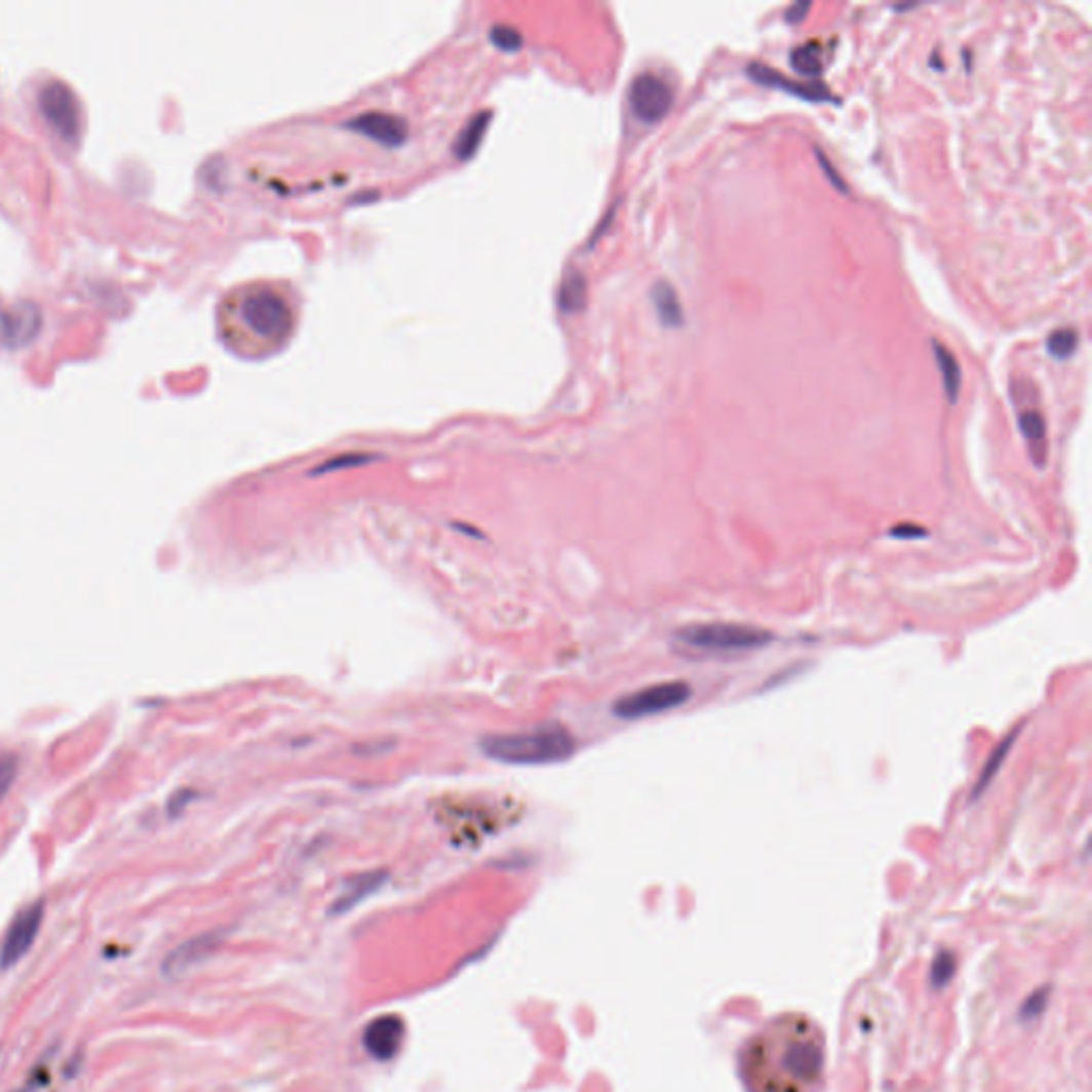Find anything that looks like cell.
Wrapping results in <instances>:
<instances>
[{
	"label": "cell",
	"mask_w": 1092,
	"mask_h": 1092,
	"mask_svg": "<svg viewBox=\"0 0 1092 1092\" xmlns=\"http://www.w3.org/2000/svg\"><path fill=\"white\" fill-rule=\"evenodd\" d=\"M824 1064L819 1024L805 1014H783L741 1048L739 1076L747 1092H815Z\"/></svg>",
	"instance_id": "cell-1"
},
{
	"label": "cell",
	"mask_w": 1092,
	"mask_h": 1092,
	"mask_svg": "<svg viewBox=\"0 0 1092 1092\" xmlns=\"http://www.w3.org/2000/svg\"><path fill=\"white\" fill-rule=\"evenodd\" d=\"M480 747L496 762L512 767H542L575 755L577 741L561 724H542L528 732L489 734L480 741Z\"/></svg>",
	"instance_id": "cell-2"
},
{
	"label": "cell",
	"mask_w": 1092,
	"mask_h": 1092,
	"mask_svg": "<svg viewBox=\"0 0 1092 1092\" xmlns=\"http://www.w3.org/2000/svg\"><path fill=\"white\" fill-rule=\"evenodd\" d=\"M225 332L243 324L255 338L280 342L292 329V310L286 299L273 288L255 286L235 295L225 304Z\"/></svg>",
	"instance_id": "cell-3"
},
{
	"label": "cell",
	"mask_w": 1092,
	"mask_h": 1092,
	"mask_svg": "<svg viewBox=\"0 0 1092 1092\" xmlns=\"http://www.w3.org/2000/svg\"><path fill=\"white\" fill-rule=\"evenodd\" d=\"M676 642L700 653H747L773 642V634L743 623H698L674 634Z\"/></svg>",
	"instance_id": "cell-4"
},
{
	"label": "cell",
	"mask_w": 1092,
	"mask_h": 1092,
	"mask_svg": "<svg viewBox=\"0 0 1092 1092\" xmlns=\"http://www.w3.org/2000/svg\"><path fill=\"white\" fill-rule=\"evenodd\" d=\"M692 698V686L686 680H666L655 686L636 690L619 698L613 704V713L621 719H642L653 717L672 708L686 704Z\"/></svg>",
	"instance_id": "cell-5"
},
{
	"label": "cell",
	"mask_w": 1092,
	"mask_h": 1092,
	"mask_svg": "<svg viewBox=\"0 0 1092 1092\" xmlns=\"http://www.w3.org/2000/svg\"><path fill=\"white\" fill-rule=\"evenodd\" d=\"M672 101V88L660 75L642 73L632 81L630 107L640 122H660L670 112Z\"/></svg>",
	"instance_id": "cell-6"
},
{
	"label": "cell",
	"mask_w": 1092,
	"mask_h": 1092,
	"mask_svg": "<svg viewBox=\"0 0 1092 1092\" xmlns=\"http://www.w3.org/2000/svg\"><path fill=\"white\" fill-rule=\"evenodd\" d=\"M41 922H43V905L41 903H35L31 907L22 909L13 918L9 931L5 935L3 947H0V967L11 969L13 965H17L24 959L26 953H29V949L33 947V943H35V939L39 935Z\"/></svg>",
	"instance_id": "cell-7"
},
{
	"label": "cell",
	"mask_w": 1092,
	"mask_h": 1092,
	"mask_svg": "<svg viewBox=\"0 0 1092 1092\" xmlns=\"http://www.w3.org/2000/svg\"><path fill=\"white\" fill-rule=\"evenodd\" d=\"M405 1024L399 1016L387 1014L374 1018L363 1030V1048L365 1052L380 1062L393 1060L403 1046Z\"/></svg>",
	"instance_id": "cell-8"
},
{
	"label": "cell",
	"mask_w": 1092,
	"mask_h": 1092,
	"mask_svg": "<svg viewBox=\"0 0 1092 1092\" xmlns=\"http://www.w3.org/2000/svg\"><path fill=\"white\" fill-rule=\"evenodd\" d=\"M348 128L357 130L369 140L382 144V146H401L407 136V122L399 116L385 114V112H367L361 116H354L346 122Z\"/></svg>",
	"instance_id": "cell-9"
},
{
	"label": "cell",
	"mask_w": 1092,
	"mask_h": 1092,
	"mask_svg": "<svg viewBox=\"0 0 1092 1092\" xmlns=\"http://www.w3.org/2000/svg\"><path fill=\"white\" fill-rule=\"evenodd\" d=\"M747 73L749 77H753L757 84L762 86H769V88H779L783 92H789L794 96H801V99H807V101H813V103H824V101H836L828 90L826 86L822 84H798V81H791L787 77H783L781 73H777L775 69L771 67H764V65H749L747 67Z\"/></svg>",
	"instance_id": "cell-10"
},
{
	"label": "cell",
	"mask_w": 1092,
	"mask_h": 1092,
	"mask_svg": "<svg viewBox=\"0 0 1092 1092\" xmlns=\"http://www.w3.org/2000/svg\"><path fill=\"white\" fill-rule=\"evenodd\" d=\"M387 878L389 875H387L385 870H369V872H361V875L350 878L344 884V888L338 894V898L334 900L332 913L334 915H342V913L354 909L359 903H363L365 898H369L372 894H376L382 886H385Z\"/></svg>",
	"instance_id": "cell-11"
},
{
	"label": "cell",
	"mask_w": 1092,
	"mask_h": 1092,
	"mask_svg": "<svg viewBox=\"0 0 1092 1092\" xmlns=\"http://www.w3.org/2000/svg\"><path fill=\"white\" fill-rule=\"evenodd\" d=\"M216 945H218V937L216 935H203V937H197V939H190L188 943L180 945L176 951H171L167 956V961H165V965H162V969H165L167 975H180L186 969L195 967L197 963L207 959V956L216 949Z\"/></svg>",
	"instance_id": "cell-12"
},
{
	"label": "cell",
	"mask_w": 1092,
	"mask_h": 1092,
	"mask_svg": "<svg viewBox=\"0 0 1092 1092\" xmlns=\"http://www.w3.org/2000/svg\"><path fill=\"white\" fill-rule=\"evenodd\" d=\"M653 304H655V310H658L660 320L666 326L682 324V310L678 304V297L668 282H658L653 286Z\"/></svg>",
	"instance_id": "cell-13"
},
{
	"label": "cell",
	"mask_w": 1092,
	"mask_h": 1092,
	"mask_svg": "<svg viewBox=\"0 0 1092 1092\" xmlns=\"http://www.w3.org/2000/svg\"><path fill=\"white\" fill-rule=\"evenodd\" d=\"M933 350H935V359H937V365L943 374V387H945V393H947V399L951 403H956V399H959V393H961V365L959 361H956L953 354L941 346L939 342L933 344Z\"/></svg>",
	"instance_id": "cell-14"
},
{
	"label": "cell",
	"mask_w": 1092,
	"mask_h": 1092,
	"mask_svg": "<svg viewBox=\"0 0 1092 1092\" xmlns=\"http://www.w3.org/2000/svg\"><path fill=\"white\" fill-rule=\"evenodd\" d=\"M489 118H491V114H489V112H482V114L474 116V118L466 124V128H463V130L459 132V140H457V144H455V154H457V158L468 160V158L474 156L476 148H478L480 142H482L484 128L489 126Z\"/></svg>",
	"instance_id": "cell-15"
},
{
	"label": "cell",
	"mask_w": 1092,
	"mask_h": 1092,
	"mask_svg": "<svg viewBox=\"0 0 1092 1092\" xmlns=\"http://www.w3.org/2000/svg\"><path fill=\"white\" fill-rule=\"evenodd\" d=\"M587 304V282L579 271L566 276L559 288V308L563 312H581Z\"/></svg>",
	"instance_id": "cell-16"
},
{
	"label": "cell",
	"mask_w": 1092,
	"mask_h": 1092,
	"mask_svg": "<svg viewBox=\"0 0 1092 1092\" xmlns=\"http://www.w3.org/2000/svg\"><path fill=\"white\" fill-rule=\"evenodd\" d=\"M1018 732H1020V728H1016V730H1014L1012 734H1009V736H1007V739H1003V741H1001V745H999V747L995 749V753L990 755V759L986 762V767H984V771H981V775H979V779H977V785H975V787H973V791H971V798H977V796L981 794V791H984V789H986V787L990 785V781L995 779L997 771H999V769L1003 767V759L1007 757L1009 749H1012V745H1014V741H1016V736H1018Z\"/></svg>",
	"instance_id": "cell-17"
},
{
	"label": "cell",
	"mask_w": 1092,
	"mask_h": 1092,
	"mask_svg": "<svg viewBox=\"0 0 1092 1092\" xmlns=\"http://www.w3.org/2000/svg\"><path fill=\"white\" fill-rule=\"evenodd\" d=\"M791 67H794L798 73L803 75H809V77H817L819 73H822L824 65H822V45H819L817 41H811V43H805L801 47H796L794 51H791Z\"/></svg>",
	"instance_id": "cell-18"
},
{
	"label": "cell",
	"mask_w": 1092,
	"mask_h": 1092,
	"mask_svg": "<svg viewBox=\"0 0 1092 1092\" xmlns=\"http://www.w3.org/2000/svg\"><path fill=\"white\" fill-rule=\"evenodd\" d=\"M1018 423H1020L1022 435L1028 440L1030 449H1042V453L1046 455V423H1044V417L1040 413H1035V410H1026V413H1022L1018 417Z\"/></svg>",
	"instance_id": "cell-19"
},
{
	"label": "cell",
	"mask_w": 1092,
	"mask_h": 1092,
	"mask_svg": "<svg viewBox=\"0 0 1092 1092\" xmlns=\"http://www.w3.org/2000/svg\"><path fill=\"white\" fill-rule=\"evenodd\" d=\"M1078 346V334L1074 329H1058L1048 338V352L1054 359H1069Z\"/></svg>",
	"instance_id": "cell-20"
},
{
	"label": "cell",
	"mask_w": 1092,
	"mask_h": 1092,
	"mask_svg": "<svg viewBox=\"0 0 1092 1092\" xmlns=\"http://www.w3.org/2000/svg\"><path fill=\"white\" fill-rule=\"evenodd\" d=\"M372 455H363V453H350V455H340L336 459H329L324 461L322 466L314 468L312 474H324V472H334V470H344V468H354V466H365V463H369Z\"/></svg>",
	"instance_id": "cell-21"
},
{
	"label": "cell",
	"mask_w": 1092,
	"mask_h": 1092,
	"mask_svg": "<svg viewBox=\"0 0 1092 1092\" xmlns=\"http://www.w3.org/2000/svg\"><path fill=\"white\" fill-rule=\"evenodd\" d=\"M489 35H491V41H494L504 51H514V49L521 47V43H523L521 33H518L516 29H512V26H508V24H496Z\"/></svg>",
	"instance_id": "cell-22"
},
{
	"label": "cell",
	"mask_w": 1092,
	"mask_h": 1092,
	"mask_svg": "<svg viewBox=\"0 0 1092 1092\" xmlns=\"http://www.w3.org/2000/svg\"><path fill=\"white\" fill-rule=\"evenodd\" d=\"M15 773H17L15 757L11 753H0V801L5 798L9 787L13 785Z\"/></svg>",
	"instance_id": "cell-23"
},
{
	"label": "cell",
	"mask_w": 1092,
	"mask_h": 1092,
	"mask_svg": "<svg viewBox=\"0 0 1092 1092\" xmlns=\"http://www.w3.org/2000/svg\"><path fill=\"white\" fill-rule=\"evenodd\" d=\"M815 156H817V160H819V162H822V167H824V171H826V176H828V178H830V180H832V184H834V186H836V188H839V190H843V193H845V190H848V188H845V184H843V180H841V178H839V173H834V169H832V167H830V162H828V160H826V156H824V152H819V150H817V152H815Z\"/></svg>",
	"instance_id": "cell-24"
},
{
	"label": "cell",
	"mask_w": 1092,
	"mask_h": 1092,
	"mask_svg": "<svg viewBox=\"0 0 1092 1092\" xmlns=\"http://www.w3.org/2000/svg\"><path fill=\"white\" fill-rule=\"evenodd\" d=\"M809 9H811L809 3H805V5L798 3V5H794V7H789V11L785 13V20H787L789 24H798V22L805 20V15L809 13Z\"/></svg>",
	"instance_id": "cell-25"
},
{
	"label": "cell",
	"mask_w": 1092,
	"mask_h": 1092,
	"mask_svg": "<svg viewBox=\"0 0 1092 1092\" xmlns=\"http://www.w3.org/2000/svg\"><path fill=\"white\" fill-rule=\"evenodd\" d=\"M894 536H909V534H915V536H924L926 532L922 528H913V525H900V528H894L892 530Z\"/></svg>",
	"instance_id": "cell-26"
}]
</instances>
